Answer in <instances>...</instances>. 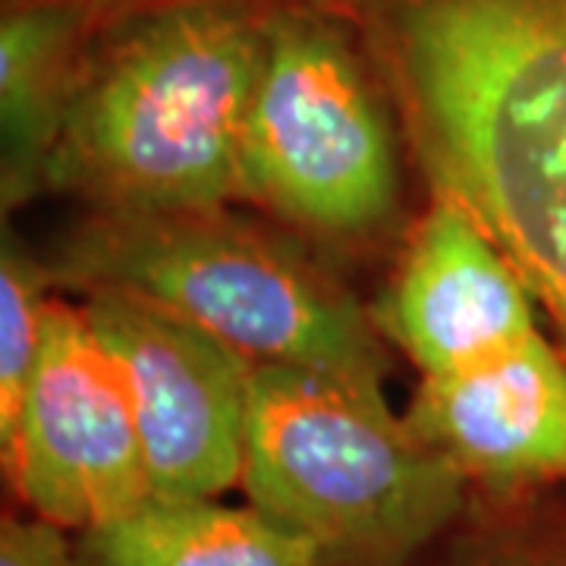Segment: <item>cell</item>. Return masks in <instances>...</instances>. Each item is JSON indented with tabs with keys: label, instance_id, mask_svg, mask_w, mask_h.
<instances>
[{
	"label": "cell",
	"instance_id": "cell-6",
	"mask_svg": "<svg viewBox=\"0 0 566 566\" xmlns=\"http://www.w3.org/2000/svg\"><path fill=\"white\" fill-rule=\"evenodd\" d=\"M0 450L32 516L61 528L98 526L151 497L129 387L85 312L48 303L35 375Z\"/></svg>",
	"mask_w": 566,
	"mask_h": 566
},
{
	"label": "cell",
	"instance_id": "cell-7",
	"mask_svg": "<svg viewBox=\"0 0 566 566\" xmlns=\"http://www.w3.org/2000/svg\"><path fill=\"white\" fill-rule=\"evenodd\" d=\"M82 312L126 378L151 497H218L240 485L255 363L133 293L92 290Z\"/></svg>",
	"mask_w": 566,
	"mask_h": 566
},
{
	"label": "cell",
	"instance_id": "cell-11",
	"mask_svg": "<svg viewBox=\"0 0 566 566\" xmlns=\"http://www.w3.org/2000/svg\"><path fill=\"white\" fill-rule=\"evenodd\" d=\"M73 566H322V554L252 504L148 497L107 523L82 528Z\"/></svg>",
	"mask_w": 566,
	"mask_h": 566
},
{
	"label": "cell",
	"instance_id": "cell-12",
	"mask_svg": "<svg viewBox=\"0 0 566 566\" xmlns=\"http://www.w3.org/2000/svg\"><path fill=\"white\" fill-rule=\"evenodd\" d=\"M48 303L17 249L3 245L0 264V441L13 431L22 397L35 375Z\"/></svg>",
	"mask_w": 566,
	"mask_h": 566
},
{
	"label": "cell",
	"instance_id": "cell-10",
	"mask_svg": "<svg viewBox=\"0 0 566 566\" xmlns=\"http://www.w3.org/2000/svg\"><path fill=\"white\" fill-rule=\"evenodd\" d=\"M92 39V25L73 3L29 0L3 7L0 126L7 205L48 182V167Z\"/></svg>",
	"mask_w": 566,
	"mask_h": 566
},
{
	"label": "cell",
	"instance_id": "cell-1",
	"mask_svg": "<svg viewBox=\"0 0 566 566\" xmlns=\"http://www.w3.org/2000/svg\"><path fill=\"white\" fill-rule=\"evenodd\" d=\"M353 29L566 359V0H365Z\"/></svg>",
	"mask_w": 566,
	"mask_h": 566
},
{
	"label": "cell",
	"instance_id": "cell-4",
	"mask_svg": "<svg viewBox=\"0 0 566 566\" xmlns=\"http://www.w3.org/2000/svg\"><path fill=\"white\" fill-rule=\"evenodd\" d=\"M70 274L199 324L255 365H308L381 385V346L353 300L286 249L192 214H111L70 252Z\"/></svg>",
	"mask_w": 566,
	"mask_h": 566
},
{
	"label": "cell",
	"instance_id": "cell-15",
	"mask_svg": "<svg viewBox=\"0 0 566 566\" xmlns=\"http://www.w3.org/2000/svg\"><path fill=\"white\" fill-rule=\"evenodd\" d=\"M457 566H566V545L547 538H491Z\"/></svg>",
	"mask_w": 566,
	"mask_h": 566
},
{
	"label": "cell",
	"instance_id": "cell-2",
	"mask_svg": "<svg viewBox=\"0 0 566 566\" xmlns=\"http://www.w3.org/2000/svg\"><path fill=\"white\" fill-rule=\"evenodd\" d=\"M268 20L182 3L98 32L82 63L48 182L111 214L218 211L243 192L240 148Z\"/></svg>",
	"mask_w": 566,
	"mask_h": 566
},
{
	"label": "cell",
	"instance_id": "cell-14",
	"mask_svg": "<svg viewBox=\"0 0 566 566\" xmlns=\"http://www.w3.org/2000/svg\"><path fill=\"white\" fill-rule=\"evenodd\" d=\"M63 532L41 516H3L0 566H73V547Z\"/></svg>",
	"mask_w": 566,
	"mask_h": 566
},
{
	"label": "cell",
	"instance_id": "cell-13",
	"mask_svg": "<svg viewBox=\"0 0 566 566\" xmlns=\"http://www.w3.org/2000/svg\"><path fill=\"white\" fill-rule=\"evenodd\" d=\"M13 3H29V0H3V7H13ZM63 3H73L88 20L92 32L98 35L117 22L167 10V7H182V3H227V7L249 10L262 20H274V17H286V13H322V17L353 22L356 10L365 0H63Z\"/></svg>",
	"mask_w": 566,
	"mask_h": 566
},
{
	"label": "cell",
	"instance_id": "cell-9",
	"mask_svg": "<svg viewBox=\"0 0 566 566\" xmlns=\"http://www.w3.org/2000/svg\"><path fill=\"white\" fill-rule=\"evenodd\" d=\"M387 324L424 378L538 334L523 277L453 196L424 218L394 283Z\"/></svg>",
	"mask_w": 566,
	"mask_h": 566
},
{
	"label": "cell",
	"instance_id": "cell-5",
	"mask_svg": "<svg viewBox=\"0 0 566 566\" xmlns=\"http://www.w3.org/2000/svg\"><path fill=\"white\" fill-rule=\"evenodd\" d=\"M365 61L353 22L322 13L268 20L240 148L243 192L334 233L385 221L397 158Z\"/></svg>",
	"mask_w": 566,
	"mask_h": 566
},
{
	"label": "cell",
	"instance_id": "cell-3",
	"mask_svg": "<svg viewBox=\"0 0 566 566\" xmlns=\"http://www.w3.org/2000/svg\"><path fill=\"white\" fill-rule=\"evenodd\" d=\"M240 485L322 566H409L463 513L469 482L390 412L378 381L255 365Z\"/></svg>",
	"mask_w": 566,
	"mask_h": 566
},
{
	"label": "cell",
	"instance_id": "cell-8",
	"mask_svg": "<svg viewBox=\"0 0 566 566\" xmlns=\"http://www.w3.org/2000/svg\"><path fill=\"white\" fill-rule=\"evenodd\" d=\"M406 422L494 497L566 482V359L542 334L428 375Z\"/></svg>",
	"mask_w": 566,
	"mask_h": 566
}]
</instances>
